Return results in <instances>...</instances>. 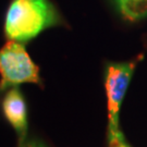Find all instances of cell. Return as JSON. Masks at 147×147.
<instances>
[{"label":"cell","instance_id":"3957f363","mask_svg":"<svg viewBox=\"0 0 147 147\" xmlns=\"http://www.w3.org/2000/svg\"><path fill=\"white\" fill-rule=\"evenodd\" d=\"M136 67V61L110 63L106 70V94L108 107V136L121 133L119 115L123 98Z\"/></svg>","mask_w":147,"mask_h":147},{"label":"cell","instance_id":"5b68a950","mask_svg":"<svg viewBox=\"0 0 147 147\" xmlns=\"http://www.w3.org/2000/svg\"><path fill=\"white\" fill-rule=\"evenodd\" d=\"M108 141H109V147H131L126 143L122 132L117 135L108 136Z\"/></svg>","mask_w":147,"mask_h":147},{"label":"cell","instance_id":"7a4b0ae2","mask_svg":"<svg viewBox=\"0 0 147 147\" xmlns=\"http://www.w3.org/2000/svg\"><path fill=\"white\" fill-rule=\"evenodd\" d=\"M0 89L23 83H39L38 67L26 53L22 42L9 40L0 49Z\"/></svg>","mask_w":147,"mask_h":147},{"label":"cell","instance_id":"8992f818","mask_svg":"<svg viewBox=\"0 0 147 147\" xmlns=\"http://www.w3.org/2000/svg\"><path fill=\"white\" fill-rule=\"evenodd\" d=\"M23 147H46V146L42 145V143H39V142H30V143H27L26 145H24Z\"/></svg>","mask_w":147,"mask_h":147},{"label":"cell","instance_id":"277c9868","mask_svg":"<svg viewBox=\"0 0 147 147\" xmlns=\"http://www.w3.org/2000/svg\"><path fill=\"white\" fill-rule=\"evenodd\" d=\"M2 110L8 122L23 138L27 130V110L24 97L19 87L13 86L7 93L2 101Z\"/></svg>","mask_w":147,"mask_h":147},{"label":"cell","instance_id":"6da1fadb","mask_svg":"<svg viewBox=\"0 0 147 147\" xmlns=\"http://www.w3.org/2000/svg\"><path fill=\"white\" fill-rule=\"evenodd\" d=\"M58 22L49 0H13L5 14V33L9 40L25 42Z\"/></svg>","mask_w":147,"mask_h":147}]
</instances>
